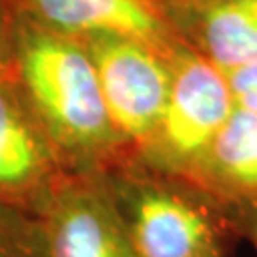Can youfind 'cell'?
I'll list each match as a JSON object with an SVG mask.
<instances>
[{"label":"cell","mask_w":257,"mask_h":257,"mask_svg":"<svg viewBox=\"0 0 257 257\" xmlns=\"http://www.w3.org/2000/svg\"><path fill=\"white\" fill-rule=\"evenodd\" d=\"M213 257H232V255H213Z\"/></svg>","instance_id":"cell-14"},{"label":"cell","mask_w":257,"mask_h":257,"mask_svg":"<svg viewBox=\"0 0 257 257\" xmlns=\"http://www.w3.org/2000/svg\"><path fill=\"white\" fill-rule=\"evenodd\" d=\"M230 215L238 238H246L257 251V204L230 206Z\"/></svg>","instance_id":"cell-13"},{"label":"cell","mask_w":257,"mask_h":257,"mask_svg":"<svg viewBox=\"0 0 257 257\" xmlns=\"http://www.w3.org/2000/svg\"><path fill=\"white\" fill-rule=\"evenodd\" d=\"M18 14L10 0H0V78L14 74Z\"/></svg>","instance_id":"cell-12"},{"label":"cell","mask_w":257,"mask_h":257,"mask_svg":"<svg viewBox=\"0 0 257 257\" xmlns=\"http://www.w3.org/2000/svg\"><path fill=\"white\" fill-rule=\"evenodd\" d=\"M101 175L139 257L232 255L238 232L230 206L200 185L139 155Z\"/></svg>","instance_id":"cell-2"},{"label":"cell","mask_w":257,"mask_h":257,"mask_svg":"<svg viewBox=\"0 0 257 257\" xmlns=\"http://www.w3.org/2000/svg\"><path fill=\"white\" fill-rule=\"evenodd\" d=\"M183 42L221 71L257 61V0H164Z\"/></svg>","instance_id":"cell-8"},{"label":"cell","mask_w":257,"mask_h":257,"mask_svg":"<svg viewBox=\"0 0 257 257\" xmlns=\"http://www.w3.org/2000/svg\"><path fill=\"white\" fill-rule=\"evenodd\" d=\"M71 172L14 74L0 78V204L35 215Z\"/></svg>","instance_id":"cell-5"},{"label":"cell","mask_w":257,"mask_h":257,"mask_svg":"<svg viewBox=\"0 0 257 257\" xmlns=\"http://www.w3.org/2000/svg\"><path fill=\"white\" fill-rule=\"evenodd\" d=\"M168 61V99L155 136L139 156L194 183L204 156L236 105L223 71L187 42L175 48Z\"/></svg>","instance_id":"cell-3"},{"label":"cell","mask_w":257,"mask_h":257,"mask_svg":"<svg viewBox=\"0 0 257 257\" xmlns=\"http://www.w3.org/2000/svg\"><path fill=\"white\" fill-rule=\"evenodd\" d=\"M234 105L257 114V61L223 71Z\"/></svg>","instance_id":"cell-11"},{"label":"cell","mask_w":257,"mask_h":257,"mask_svg":"<svg viewBox=\"0 0 257 257\" xmlns=\"http://www.w3.org/2000/svg\"><path fill=\"white\" fill-rule=\"evenodd\" d=\"M0 257H50L35 215L0 204Z\"/></svg>","instance_id":"cell-10"},{"label":"cell","mask_w":257,"mask_h":257,"mask_svg":"<svg viewBox=\"0 0 257 257\" xmlns=\"http://www.w3.org/2000/svg\"><path fill=\"white\" fill-rule=\"evenodd\" d=\"M14 78L74 174H105L136 153L112 126L82 40L18 18Z\"/></svg>","instance_id":"cell-1"},{"label":"cell","mask_w":257,"mask_h":257,"mask_svg":"<svg viewBox=\"0 0 257 257\" xmlns=\"http://www.w3.org/2000/svg\"><path fill=\"white\" fill-rule=\"evenodd\" d=\"M194 183L227 206L257 204V114L238 109L213 139Z\"/></svg>","instance_id":"cell-9"},{"label":"cell","mask_w":257,"mask_h":257,"mask_svg":"<svg viewBox=\"0 0 257 257\" xmlns=\"http://www.w3.org/2000/svg\"><path fill=\"white\" fill-rule=\"evenodd\" d=\"M99 78L112 126L136 155L155 136L164 110L172 69L168 57L139 40L116 35L82 38Z\"/></svg>","instance_id":"cell-4"},{"label":"cell","mask_w":257,"mask_h":257,"mask_svg":"<svg viewBox=\"0 0 257 257\" xmlns=\"http://www.w3.org/2000/svg\"><path fill=\"white\" fill-rule=\"evenodd\" d=\"M18 18L65 37L116 35L170 57L183 40L155 0H10Z\"/></svg>","instance_id":"cell-7"},{"label":"cell","mask_w":257,"mask_h":257,"mask_svg":"<svg viewBox=\"0 0 257 257\" xmlns=\"http://www.w3.org/2000/svg\"><path fill=\"white\" fill-rule=\"evenodd\" d=\"M155 2H158V4H162V2H164V0H155Z\"/></svg>","instance_id":"cell-15"},{"label":"cell","mask_w":257,"mask_h":257,"mask_svg":"<svg viewBox=\"0 0 257 257\" xmlns=\"http://www.w3.org/2000/svg\"><path fill=\"white\" fill-rule=\"evenodd\" d=\"M37 219L50 257H139L101 174H71Z\"/></svg>","instance_id":"cell-6"}]
</instances>
